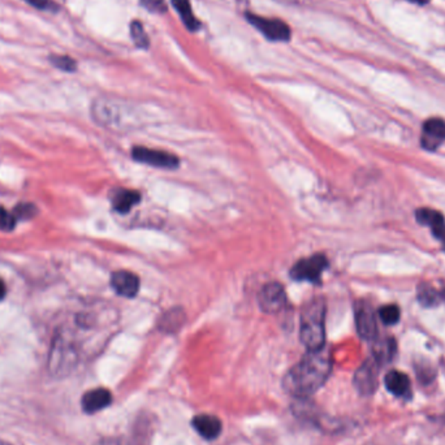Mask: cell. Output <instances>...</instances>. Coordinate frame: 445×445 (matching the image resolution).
Returning a JSON list of instances; mask_svg holds the SVG:
<instances>
[{"instance_id": "277c9868", "label": "cell", "mask_w": 445, "mask_h": 445, "mask_svg": "<svg viewBox=\"0 0 445 445\" xmlns=\"http://www.w3.org/2000/svg\"><path fill=\"white\" fill-rule=\"evenodd\" d=\"M328 267V260L323 254H314L296 262L291 270V278L297 282H320L322 273Z\"/></svg>"}, {"instance_id": "8992f818", "label": "cell", "mask_w": 445, "mask_h": 445, "mask_svg": "<svg viewBox=\"0 0 445 445\" xmlns=\"http://www.w3.org/2000/svg\"><path fill=\"white\" fill-rule=\"evenodd\" d=\"M258 304L266 314H276L282 311L287 304V294L280 282L266 284L258 294Z\"/></svg>"}, {"instance_id": "ffe728a7", "label": "cell", "mask_w": 445, "mask_h": 445, "mask_svg": "<svg viewBox=\"0 0 445 445\" xmlns=\"http://www.w3.org/2000/svg\"><path fill=\"white\" fill-rule=\"evenodd\" d=\"M418 300L421 304L430 307L440 304L443 301V296L442 292L436 291L431 285L424 284L418 291Z\"/></svg>"}, {"instance_id": "44dd1931", "label": "cell", "mask_w": 445, "mask_h": 445, "mask_svg": "<svg viewBox=\"0 0 445 445\" xmlns=\"http://www.w3.org/2000/svg\"><path fill=\"white\" fill-rule=\"evenodd\" d=\"M379 316L384 325L393 326V325L399 323L400 316H401V311L396 305H387V306H383L380 309Z\"/></svg>"}, {"instance_id": "4fadbf2b", "label": "cell", "mask_w": 445, "mask_h": 445, "mask_svg": "<svg viewBox=\"0 0 445 445\" xmlns=\"http://www.w3.org/2000/svg\"><path fill=\"white\" fill-rule=\"evenodd\" d=\"M82 409L87 414H96L112 403V393L106 388H96L87 391L82 397Z\"/></svg>"}, {"instance_id": "8fae6325", "label": "cell", "mask_w": 445, "mask_h": 445, "mask_svg": "<svg viewBox=\"0 0 445 445\" xmlns=\"http://www.w3.org/2000/svg\"><path fill=\"white\" fill-rule=\"evenodd\" d=\"M111 287L121 297L133 298L140 291V279L133 272L121 270L112 273Z\"/></svg>"}, {"instance_id": "1f68e13d", "label": "cell", "mask_w": 445, "mask_h": 445, "mask_svg": "<svg viewBox=\"0 0 445 445\" xmlns=\"http://www.w3.org/2000/svg\"><path fill=\"white\" fill-rule=\"evenodd\" d=\"M442 296H443V301H445V291H443V292H442Z\"/></svg>"}, {"instance_id": "52a82bcc", "label": "cell", "mask_w": 445, "mask_h": 445, "mask_svg": "<svg viewBox=\"0 0 445 445\" xmlns=\"http://www.w3.org/2000/svg\"><path fill=\"white\" fill-rule=\"evenodd\" d=\"M379 363L374 358H369L354 375V385L357 391L363 396H370L378 388V376H379Z\"/></svg>"}, {"instance_id": "2e32d148", "label": "cell", "mask_w": 445, "mask_h": 445, "mask_svg": "<svg viewBox=\"0 0 445 445\" xmlns=\"http://www.w3.org/2000/svg\"><path fill=\"white\" fill-rule=\"evenodd\" d=\"M141 201V194L136 190L119 189L112 197V207L119 214H128L133 207L138 205Z\"/></svg>"}, {"instance_id": "9a60e30c", "label": "cell", "mask_w": 445, "mask_h": 445, "mask_svg": "<svg viewBox=\"0 0 445 445\" xmlns=\"http://www.w3.org/2000/svg\"><path fill=\"white\" fill-rule=\"evenodd\" d=\"M385 387L387 390L397 397L410 399L412 397V383L408 375L400 371H390L385 375Z\"/></svg>"}, {"instance_id": "484cf974", "label": "cell", "mask_w": 445, "mask_h": 445, "mask_svg": "<svg viewBox=\"0 0 445 445\" xmlns=\"http://www.w3.org/2000/svg\"><path fill=\"white\" fill-rule=\"evenodd\" d=\"M141 4L147 11L159 12V13L167 11L165 0H141Z\"/></svg>"}, {"instance_id": "30bf717a", "label": "cell", "mask_w": 445, "mask_h": 445, "mask_svg": "<svg viewBox=\"0 0 445 445\" xmlns=\"http://www.w3.org/2000/svg\"><path fill=\"white\" fill-rule=\"evenodd\" d=\"M445 142V121L433 118L424 121L421 145L427 152L437 150Z\"/></svg>"}, {"instance_id": "7402d4cb", "label": "cell", "mask_w": 445, "mask_h": 445, "mask_svg": "<svg viewBox=\"0 0 445 445\" xmlns=\"http://www.w3.org/2000/svg\"><path fill=\"white\" fill-rule=\"evenodd\" d=\"M131 34L133 41L141 48H147L149 47V37L143 29V25L141 22L133 21L131 25Z\"/></svg>"}, {"instance_id": "d6986e66", "label": "cell", "mask_w": 445, "mask_h": 445, "mask_svg": "<svg viewBox=\"0 0 445 445\" xmlns=\"http://www.w3.org/2000/svg\"><path fill=\"white\" fill-rule=\"evenodd\" d=\"M176 11L179 12V15L181 16V20L184 21L185 25L190 29V30H197L199 28V21L197 20L196 16L193 15L192 11V6L189 0H172Z\"/></svg>"}, {"instance_id": "cb8c5ba5", "label": "cell", "mask_w": 445, "mask_h": 445, "mask_svg": "<svg viewBox=\"0 0 445 445\" xmlns=\"http://www.w3.org/2000/svg\"><path fill=\"white\" fill-rule=\"evenodd\" d=\"M17 219L13 212L7 211L6 208L0 207V230L1 232H11L15 228Z\"/></svg>"}, {"instance_id": "83f0119b", "label": "cell", "mask_w": 445, "mask_h": 445, "mask_svg": "<svg viewBox=\"0 0 445 445\" xmlns=\"http://www.w3.org/2000/svg\"><path fill=\"white\" fill-rule=\"evenodd\" d=\"M96 445H121L120 444L119 440L116 439H102L100 442H98Z\"/></svg>"}, {"instance_id": "7a4b0ae2", "label": "cell", "mask_w": 445, "mask_h": 445, "mask_svg": "<svg viewBox=\"0 0 445 445\" xmlns=\"http://www.w3.org/2000/svg\"><path fill=\"white\" fill-rule=\"evenodd\" d=\"M300 337L307 350L326 347V302L323 298L310 300L302 307Z\"/></svg>"}, {"instance_id": "d6a6232c", "label": "cell", "mask_w": 445, "mask_h": 445, "mask_svg": "<svg viewBox=\"0 0 445 445\" xmlns=\"http://www.w3.org/2000/svg\"><path fill=\"white\" fill-rule=\"evenodd\" d=\"M443 246H444V250H445V242H443Z\"/></svg>"}, {"instance_id": "603a6c76", "label": "cell", "mask_w": 445, "mask_h": 445, "mask_svg": "<svg viewBox=\"0 0 445 445\" xmlns=\"http://www.w3.org/2000/svg\"><path fill=\"white\" fill-rule=\"evenodd\" d=\"M51 63L54 64L56 68L64 71V72H75L76 71L77 64L76 62L69 57V56H64V55H53L50 57Z\"/></svg>"}, {"instance_id": "e0dca14e", "label": "cell", "mask_w": 445, "mask_h": 445, "mask_svg": "<svg viewBox=\"0 0 445 445\" xmlns=\"http://www.w3.org/2000/svg\"><path fill=\"white\" fill-rule=\"evenodd\" d=\"M372 352H374V358L378 361L379 365L388 363L396 354V341L393 338L376 340Z\"/></svg>"}, {"instance_id": "7c38bea8", "label": "cell", "mask_w": 445, "mask_h": 445, "mask_svg": "<svg viewBox=\"0 0 445 445\" xmlns=\"http://www.w3.org/2000/svg\"><path fill=\"white\" fill-rule=\"evenodd\" d=\"M415 217L419 224L427 226L433 230L436 239L445 242V217L443 214L431 208H419L415 211Z\"/></svg>"}, {"instance_id": "5bb4252c", "label": "cell", "mask_w": 445, "mask_h": 445, "mask_svg": "<svg viewBox=\"0 0 445 445\" xmlns=\"http://www.w3.org/2000/svg\"><path fill=\"white\" fill-rule=\"evenodd\" d=\"M192 426L198 435L206 440L217 439L223 428L220 419L210 414H198L193 418Z\"/></svg>"}, {"instance_id": "4316f807", "label": "cell", "mask_w": 445, "mask_h": 445, "mask_svg": "<svg viewBox=\"0 0 445 445\" xmlns=\"http://www.w3.org/2000/svg\"><path fill=\"white\" fill-rule=\"evenodd\" d=\"M30 6H33L38 10L42 11H48V10H54L55 4L51 0H26Z\"/></svg>"}, {"instance_id": "d4e9b609", "label": "cell", "mask_w": 445, "mask_h": 445, "mask_svg": "<svg viewBox=\"0 0 445 445\" xmlns=\"http://www.w3.org/2000/svg\"><path fill=\"white\" fill-rule=\"evenodd\" d=\"M35 212H37L35 207L33 205H29V203L19 205L13 211L16 219H29V217H33Z\"/></svg>"}, {"instance_id": "ac0fdd59", "label": "cell", "mask_w": 445, "mask_h": 445, "mask_svg": "<svg viewBox=\"0 0 445 445\" xmlns=\"http://www.w3.org/2000/svg\"><path fill=\"white\" fill-rule=\"evenodd\" d=\"M185 320L184 311L181 309H172L168 310L165 314L161 316L159 319V329H162L167 334H172L183 326Z\"/></svg>"}, {"instance_id": "9c48e42d", "label": "cell", "mask_w": 445, "mask_h": 445, "mask_svg": "<svg viewBox=\"0 0 445 445\" xmlns=\"http://www.w3.org/2000/svg\"><path fill=\"white\" fill-rule=\"evenodd\" d=\"M248 20L271 41H288L291 38L289 26L280 20L264 19L257 15H248Z\"/></svg>"}, {"instance_id": "ba28073f", "label": "cell", "mask_w": 445, "mask_h": 445, "mask_svg": "<svg viewBox=\"0 0 445 445\" xmlns=\"http://www.w3.org/2000/svg\"><path fill=\"white\" fill-rule=\"evenodd\" d=\"M356 326L359 336L369 341H374L378 337V325L375 313L371 305L361 301L356 306Z\"/></svg>"}, {"instance_id": "6da1fadb", "label": "cell", "mask_w": 445, "mask_h": 445, "mask_svg": "<svg viewBox=\"0 0 445 445\" xmlns=\"http://www.w3.org/2000/svg\"><path fill=\"white\" fill-rule=\"evenodd\" d=\"M331 370L332 359L327 347L307 350L301 361L285 374L282 387L291 396L305 400L325 385Z\"/></svg>"}, {"instance_id": "5b68a950", "label": "cell", "mask_w": 445, "mask_h": 445, "mask_svg": "<svg viewBox=\"0 0 445 445\" xmlns=\"http://www.w3.org/2000/svg\"><path fill=\"white\" fill-rule=\"evenodd\" d=\"M131 156L136 162L147 164L155 168L176 170L180 165V159L174 154L163 152V150L149 149L143 146H136L131 152Z\"/></svg>"}, {"instance_id": "f546056e", "label": "cell", "mask_w": 445, "mask_h": 445, "mask_svg": "<svg viewBox=\"0 0 445 445\" xmlns=\"http://www.w3.org/2000/svg\"><path fill=\"white\" fill-rule=\"evenodd\" d=\"M409 1H412V3H417V4H426V3H428L430 0H409Z\"/></svg>"}, {"instance_id": "4dcf8cb0", "label": "cell", "mask_w": 445, "mask_h": 445, "mask_svg": "<svg viewBox=\"0 0 445 445\" xmlns=\"http://www.w3.org/2000/svg\"><path fill=\"white\" fill-rule=\"evenodd\" d=\"M0 445H11V444H8V443H6V442H1V440H0Z\"/></svg>"}, {"instance_id": "f1b7e54d", "label": "cell", "mask_w": 445, "mask_h": 445, "mask_svg": "<svg viewBox=\"0 0 445 445\" xmlns=\"http://www.w3.org/2000/svg\"><path fill=\"white\" fill-rule=\"evenodd\" d=\"M6 293H7V288H6V284L4 282L0 279V301L6 297Z\"/></svg>"}, {"instance_id": "3957f363", "label": "cell", "mask_w": 445, "mask_h": 445, "mask_svg": "<svg viewBox=\"0 0 445 445\" xmlns=\"http://www.w3.org/2000/svg\"><path fill=\"white\" fill-rule=\"evenodd\" d=\"M91 113L99 125L109 131H131L140 127V116L119 100L98 99L93 105Z\"/></svg>"}]
</instances>
